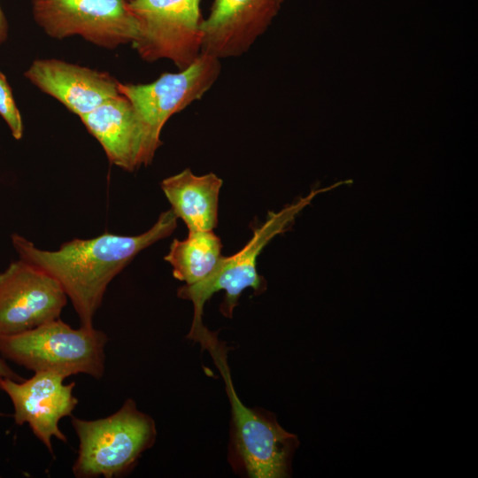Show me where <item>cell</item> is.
<instances>
[{
	"label": "cell",
	"mask_w": 478,
	"mask_h": 478,
	"mask_svg": "<svg viewBox=\"0 0 478 478\" xmlns=\"http://www.w3.org/2000/svg\"><path fill=\"white\" fill-rule=\"evenodd\" d=\"M283 0H212L201 22V53L218 59L246 53L270 27Z\"/></svg>",
	"instance_id": "8fae6325"
},
{
	"label": "cell",
	"mask_w": 478,
	"mask_h": 478,
	"mask_svg": "<svg viewBox=\"0 0 478 478\" xmlns=\"http://www.w3.org/2000/svg\"><path fill=\"white\" fill-rule=\"evenodd\" d=\"M32 12L50 37L73 35L114 49L137 40L139 23L127 0H32Z\"/></svg>",
	"instance_id": "5b68a950"
},
{
	"label": "cell",
	"mask_w": 478,
	"mask_h": 478,
	"mask_svg": "<svg viewBox=\"0 0 478 478\" xmlns=\"http://www.w3.org/2000/svg\"><path fill=\"white\" fill-rule=\"evenodd\" d=\"M220 60L205 53L178 73H165L147 84L119 82L120 94L126 96L138 113L144 127L147 148L154 158L162 142L160 134L169 118L201 99L220 76Z\"/></svg>",
	"instance_id": "52a82bcc"
},
{
	"label": "cell",
	"mask_w": 478,
	"mask_h": 478,
	"mask_svg": "<svg viewBox=\"0 0 478 478\" xmlns=\"http://www.w3.org/2000/svg\"><path fill=\"white\" fill-rule=\"evenodd\" d=\"M79 438L78 456L73 466L77 478H112L125 474L156 438L151 417L127 399L114 413L93 420L72 417Z\"/></svg>",
	"instance_id": "3957f363"
},
{
	"label": "cell",
	"mask_w": 478,
	"mask_h": 478,
	"mask_svg": "<svg viewBox=\"0 0 478 478\" xmlns=\"http://www.w3.org/2000/svg\"><path fill=\"white\" fill-rule=\"evenodd\" d=\"M128 4L140 29L133 46L143 60L169 59L183 70L198 58L200 0H129Z\"/></svg>",
	"instance_id": "8992f818"
},
{
	"label": "cell",
	"mask_w": 478,
	"mask_h": 478,
	"mask_svg": "<svg viewBox=\"0 0 478 478\" xmlns=\"http://www.w3.org/2000/svg\"><path fill=\"white\" fill-rule=\"evenodd\" d=\"M227 392L232 413V449L239 466L250 477L281 478L290 474L296 435L284 430L275 418L245 406L238 398L228 374Z\"/></svg>",
	"instance_id": "ba28073f"
},
{
	"label": "cell",
	"mask_w": 478,
	"mask_h": 478,
	"mask_svg": "<svg viewBox=\"0 0 478 478\" xmlns=\"http://www.w3.org/2000/svg\"><path fill=\"white\" fill-rule=\"evenodd\" d=\"M220 238L209 231H189L183 240L174 239L164 259L173 269V275L184 285L197 284L209 277L223 255Z\"/></svg>",
	"instance_id": "9a60e30c"
},
{
	"label": "cell",
	"mask_w": 478,
	"mask_h": 478,
	"mask_svg": "<svg viewBox=\"0 0 478 478\" xmlns=\"http://www.w3.org/2000/svg\"><path fill=\"white\" fill-rule=\"evenodd\" d=\"M222 180L213 173L196 175L190 168L164 179L161 189L171 210L189 231L213 230L218 225Z\"/></svg>",
	"instance_id": "5bb4252c"
},
{
	"label": "cell",
	"mask_w": 478,
	"mask_h": 478,
	"mask_svg": "<svg viewBox=\"0 0 478 478\" xmlns=\"http://www.w3.org/2000/svg\"><path fill=\"white\" fill-rule=\"evenodd\" d=\"M80 119L100 143L112 164L131 172L152 162L143 124L122 94L108 99Z\"/></svg>",
	"instance_id": "4fadbf2b"
},
{
	"label": "cell",
	"mask_w": 478,
	"mask_h": 478,
	"mask_svg": "<svg viewBox=\"0 0 478 478\" xmlns=\"http://www.w3.org/2000/svg\"><path fill=\"white\" fill-rule=\"evenodd\" d=\"M129 1V0H128Z\"/></svg>",
	"instance_id": "d6986e66"
},
{
	"label": "cell",
	"mask_w": 478,
	"mask_h": 478,
	"mask_svg": "<svg viewBox=\"0 0 478 478\" xmlns=\"http://www.w3.org/2000/svg\"><path fill=\"white\" fill-rule=\"evenodd\" d=\"M107 341L101 330L81 326L75 329L58 318L21 333L0 335V355L34 372L100 379Z\"/></svg>",
	"instance_id": "7a4b0ae2"
},
{
	"label": "cell",
	"mask_w": 478,
	"mask_h": 478,
	"mask_svg": "<svg viewBox=\"0 0 478 478\" xmlns=\"http://www.w3.org/2000/svg\"><path fill=\"white\" fill-rule=\"evenodd\" d=\"M24 75L79 117L120 95L110 74L55 58L35 60Z\"/></svg>",
	"instance_id": "7c38bea8"
},
{
	"label": "cell",
	"mask_w": 478,
	"mask_h": 478,
	"mask_svg": "<svg viewBox=\"0 0 478 478\" xmlns=\"http://www.w3.org/2000/svg\"><path fill=\"white\" fill-rule=\"evenodd\" d=\"M0 115L7 123L12 136L19 140L23 135V122L5 75L0 71Z\"/></svg>",
	"instance_id": "2e32d148"
},
{
	"label": "cell",
	"mask_w": 478,
	"mask_h": 478,
	"mask_svg": "<svg viewBox=\"0 0 478 478\" xmlns=\"http://www.w3.org/2000/svg\"><path fill=\"white\" fill-rule=\"evenodd\" d=\"M316 191L300 199L278 212H269L264 223L253 230L252 237L235 254L223 256L214 272L205 280L179 288L177 295L190 300L194 305V318L190 335L197 337L204 335L202 315L205 302L220 290L226 292L220 306V312L227 318L233 316L243 291L248 288L260 294L266 289V282L257 271V260L266 245L277 235L285 231L295 216L310 203Z\"/></svg>",
	"instance_id": "277c9868"
},
{
	"label": "cell",
	"mask_w": 478,
	"mask_h": 478,
	"mask_svg": "<svg viewBox=\"0 0 478 478\" xmlns=\"http://www.w3.org/2000/svg\"><path fill=\"white\" fill-rule=\"evenodd\" d=\"M67 296L50 275L18 259L0 273V335L35 328L58 319Z\"/></svg>",
	"instance_id": "9c48e42d"
},
{
	"label": "cell",
	"mask_w": 478,
	"mask_h": 478,
	"mask_svg": "<svg viewBox=\"0 0 478 478\" xmlns=\"http://www.w3.org/2000/svg\"><path fill=\"white\" fill-rule=\"evenodd\" d=\"M65 376L39 371L27 380L0 377V389L10 397L17 425L27 423L34 435L53 455L52 437L66 442L58 427L59 420L72 412L78 404L73 395L74 382L64 384Z\"/></svg>",
	"instance_id": "30bf717a"
},
{
	"label": "cell",
	"mask_w": 478,
	"mask_h": 478,
	"mask_svg": "<svg viewBox=\"0 0 478 478\" xmlns=\"http://www.w3.org/2000/svg\"><path fill=\"white\" fill-rule=\"evenodd\" d=\"M177 220L170 209L161 212L156 223L138 235L105 233L90 239L74 238L56 251L39 249L18 234L12 235V242L19 259L60 284L81 326L90 328L112 279L142 251L169 236L177 227Z\"/></svg>",
	"instance_id": "6da1fadb"
},
{
	"label": "cell",
	"mask_w": 478,
	"mask_h": 478,
	"mask_svg": "<svg viewBox=\"0 0 478 478\" xmlns=\"http://www.w3.org/2000/svg\"><path fill=\"white\" fill-rule=\"evenodd\" d=\"M0 377L10 378L14 381L23 380L19 374H18L9 366L2 356H0Z\"/></svg>",
	"instance_id": "e0dca14e"
},
{
	"label": "cell",
	"mask_w": 478,
	"mask_h": 478,
	"mask_svg": "<svg viewBox=\"0 0 478 478\" xmlns=\"http://www.w3.org/2000/svg\"><path fill=\"white\" fill-rule=\"evenodd\" d=\"M8 34V24L5 16L0 7V45L5 41Z\"/></svg>",
	"instance_id": "ac0fdd59"
}]
</instances>
